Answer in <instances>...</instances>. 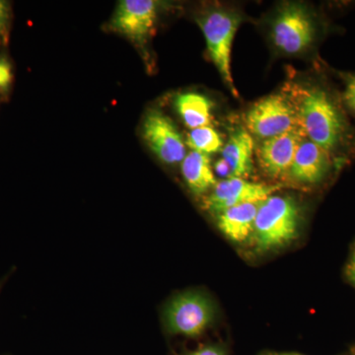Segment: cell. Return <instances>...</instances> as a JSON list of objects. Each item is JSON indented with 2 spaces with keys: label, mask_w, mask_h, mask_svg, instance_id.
I'll list each match as a JSON object with an SVG mask.
<instances>
[{
  "label": "cell",
  "mask_w": 355,
  "mask_h": 355,
  "mask_svg": "<svg viewBox=\"0 0 355 355\" xmlns=\"http://www.w3.org/2000/svg\"><path fill=\"white\" fill-rule=\"evenodd\" d=\"M306 139L299 144L287 176L299 184H319L330 174L333 165L331 155Z\"/></svg>",
  "instance_id": "8fae6325"
},
{
  "label": "cell",
  "mask_w": 355,
  "mask_h": 355,
  "mask_svg": "<svg viewBox=\"0 0 355 355\" xmlns=\"http://www.w3.org/2000/svg\"><path fill=\"white\" fill-rule=\"evenodd\" d=\"M186 146L191 150L210 155L222 150L223 141L220 135L214 128L207 125L191 130L187 137Z\"/></svg>",
  "instance_id": "2e32d148"
},
{
  "label": "cell",
  "mask_w": 355,
  "mask_h": 355,
  "mask_svg": "<svg viewBox=\"0 0 355 355\" xmlns=\"http://www.w3.org/2000/svg\"><path fill=\"white\" fill-rule=\"evenodd\" d=\"M7 277H4L3 279L0 280V291H1L2 286H3L4 282H6Z\"/></svg>",
  "instance_id": "cb8c5ba5"
},
{
  "label": "cell",
  "mask_w": 355,
  "mask_h": 355,
  "mask_svg": "<svg viewBox=\"0 0 355 355\" xmlns=\"http://www.w3.org/2000/svg\"><path fill=\"white\" fill-rule=\"evenodd\" d=\"M280 184L254 183L243 178L231 177L217 182L211 195L205 198V207L209 211L218 214L222 210L248 202L266 200L279 191Z\"/></svg>",
  "instance_id": "9c48e42d"
},
{
  "label": "cell",
  "mask_w": 355,
  "mask_h": 355,
  "mask_svg": "<svg viewBox=\"0 0 355 355\" xmlns=\"http://www.w3.org/2000/svg\"><path fill=\"white\" fill-rule=\"evenodd\" d=\"M302 132H291L263 139L257 146L259 165L268 176H287L299 144L305 139Z\"/></svg>",
  "instance_id": "30bf717a"
},
{
  "label": "cell",
  "mask_w": 355,
  "mask_h": 355,
  "mask_svg": "<svg viewBox=\"0 0 355 355\" xmlns=\"http://www.w3.org/2000/svg\"><path fill=\"white\" fill-rule=\"evenodd\" d=\"M9 6L6 1L0 0V34H3L7 29V24L9 21Z\"/></svg>",
  "instance_id": "ffe728a7"
},
{
  "label": "cell",
  "mask_w": 355,
  "mask_h": 355,
  "mask_svg": "<svg viewBox=\"0 0 355 355\" xmlns=\"http://www.w3.org/2000/svg\"><path fill=\"white\" fill-rule=\"evenodd\" d=\"M198 22L212 62L233 95L238 96L231 71V53L241 17L233 11L214 9L205 13Z\"/></svg>",
  "instance_id": "3957f363"
},
{
  "label": "cell",
  "mask_w": 355,
  "mask_h": 355,
  "mask_svg": "<svg viewBox=\"0 0 355 355\" xmlns=\"http://www.w3.org/2000/svg\"><path fill=\"white\" fill-rule=\"evenodd\" d=\"M182 175L196 196H202L217 184L209 155L191 150L182 161Z\"/></svg>",
  "instance_id": "5bb4252c"
},
{
  "label": "cell",
  "mask_w": 355,
  "mask_h": 355,
  "mask_svg": "<svg viewBox=\"0 0 355 355\" xmlns=\"http://www.w3.org/2000/svg\"><path fill=\"white\" fill-rule=\"evenodd\" d=\"M12 67L8 60L0 58V91H6L12 83Z\"/></svg>",
  "instance_id": "e0dca14e"
},
{
  "label": "cell",
  "mask_w": 355,
  "mask_h": 355,
  "mask_svg": "<svg viewBox=\"0 0 355 355\" xmlns=\"http://www.w3.org/2000/svg\"><path fill=\"white\" fill-rule=\"evenodd\" d=\"M158 3L153 0H123L116 7L110 28L133 43L144 44L155 27Z\"/></svg>",
  "instance_id": "ba28073f"
},
{
  "label": "cell",
  "mask_w": 355,
  "mask_h": 355,
  "mask_svg": "<svg viewBox=\"0 0 355 355\" xmlns=\"http://www.w3.org/2000/svg\"><path fill=\"white\" fill-rule=\"evenodd\" d=\"M301 130L308 139L334 155L349 137V127L331 96L319 86L296 88L292 95Z\"/></svg>",
  "instance_id": "6da1fadb"
},
{
  "label": "cell",
  "mask_w": 355,
  "mask_h": 355,
  "mask_svg": "<svg viewBox=\"0 0 355 355\" xmlns=\"http://www.w3.org/2000/svg\"><path fill=\"white\" fill-rule=\"evenodd\" d=\"M216 171L219 173V174L221 175H229V176L231 177V172L230 169H229V166L226 164L225 161L222 159V160L218 161V163H217L216 166ZM229 177V178H230Z\"/></svg>",
  "instance_id": "7402d4cb"
},
{
  "label": "cell",
  "mask_w": 355,
  "mask_h": 355,
  "mask_svg": "<svg viewBox=\"0 0 355 355\" xmlns=\"http://www.w3.org/2000/svg\"><path fill=\"white\" fill-rule=\"evenodd\" d=\"M345 275H347L350 284L355 287V244L354 248H352L349 260L347 263V268H345Z\"/></svg>",
  "instance_id": "44dd1931"
},
{
  "label": "cell",
  "mask_w": 355,
  "mask_h": 355,
  "mask_svg": "<svg viewBox=\"0 0 355 355\" xmlns=\"http://www.w3.org/2000/svg\"><path fill=\"white\" fill-rule=\"evenodd\" d=\"M254 153V139L247 130L241 128L231 135L227 144L222 148V158L229 166L231 177L244 179L251 174Z\"/></svg>",
  "instance_id": "4fadbf2b"
},
{
  "label": "cell",
  "mask_w": 355,
  "mask_h": 355,
  "mask_svg": "<svg viewBox=\"0 0 355 355\" xmlns=\"http://www.w3.org/2000/svg\"><path fill=\"white\" fill-rule=\"evenodd\" d=\"M343 101L350 111L355 114V76H349L345 81V88L343 94Z\"/></svg>",
  "instance_id": "d6986e66"
},
{
  "label": "cell",
  "mask_w": 355,
  "mask_h": 355,
  "mask_svg": "<svg viewBox=\"0 0 355 355\" xmlns=\"http://www.w3.org/2000/svg\"><path fill=\"white\" fill-rule=\"evenodd\" d=\"M216 316L214 303L200 291H187L175 296L164 311L166 330L187 338L202 336Z\"/></svg>",
  "instance_id": "277c9868"
},
{
  "label": "cell",
  "mask_w": 355,
  "mask_h": 355,
  "mask_svg": "<svg viewBox=\"0 0 355 355\" xmlns=\"http://www.w3.org/2000/svg\"><path fill=\"white\" fill-rule=\"evenodd\" d=\"M245 120L248 132L263 140L302 132L295 107L286 95L273 94L259 100L247 112Z\"/></svg>",
  "instance_id": "5b68a950"
},
{
  "label": "cell",
  "mask_w": 355,
  "mask_h": 355,
  "mask_svg": "<svg viewBox=\"0 0 355 355\" xmlns=\"http://www.w3.org/2000/svg\"><path fill=\"white\" fill-rule=\"evenodd\" d=\"M261 202L243 203L218 212L217 225L221 232L230 241H247L253 235L254 220Z\"/></svg>",
  "instance_id": "7c38bea8"
},
{
  "label": "cell",
  "mask_w": 355,
  "mask_h": 355,
  "mask_svg": "<svg viewBox=\"0 0 355 355\" xmlns=\"http://www.w3.org/2000/svg\"><path fill=\"white\" fill-rule=\"evenodd\" d=\"M142 137L161 162L182 163L186 157V141L169 116L159 110H150L142 123Z\"/></svg>",
  "instance_id": "52a82bcc"
},
{
  "label": "cell",
  "mask_w": 355,
  "mask_h": 355,
  "mask_svg": "<svg viewBox=\"0 0 355 355\" xmlns=\"http://www.w3.org/2000/svg\"><path fill=\"white\" fill-rule=\"evenodd\" d=\"M265 355H302L299 354H277V352H270V354H266Z\"/></svg>",
  "instance_id": "603a6c76"
},
{
  "label": "cell",
  "mask_w": 355,
  "mask_h": 355,
  "mask_svg": "<svg viewBox=\"0 0 355 355\" xmlns=\"http://www.w3.org/2000/svg\"><path fill=\"white\" fill-rule=\"evenodd\" d=\"M270 28L273 44L287 55H298L308 50L316 36L312 16L300 3L282 6L275 14Z\"/></svg>",
  "instance_id": "8992f818"
},
{
  "label": "cell",
  "mask_w": 355,
  "mask_h": 355,
  "mask_svg": "<svg viewBox=\"0 0 355 355\" xmlns=\"http://www.w3.org/2000/svg\"><path fill=\"white\" fill-rule=\"evenodd\" d=\"M175 109L187 127H207L211 123L214 103L207 96L198 92L181 93L175 98Z\"/></svg>",
  "instance_id": "9a60e30c"
},
{
  "label": "cell",
  "mask_w": 355,
  "mask_h": 355,
  "mask_svg": "<svg viewBox=\"0 0 355 355\" xmlns=\"http://www.w3.org/2000/svg\"><path fill=\"white\" fill-rule=\"evenodd\" d=\"M298 203L288 196L272 195L260 203L254 225V242L259 252L270 251L295 239L300 227Z\"/></svg>",
  "instance_id": "7a4b0ae2"
},
{
  "label": "cell",
  "mask_w": 355,
  "mask_h": 355,
  "mask_svg": "<svg viewBox=\"0 0 355 355\" xmlns=\"http://www.w3.org/2000/svg\"><path fill=\"white\" fill-rule=\"evenodd\" d=\"M181 355H229V354L223 345L209 343V345H202L197 349L184 352Z\"/></svg>",
  "instance_id": "ac0fdd59"
}]
</instances>
